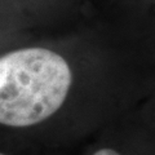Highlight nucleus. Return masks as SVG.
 <instances>
[{
    "label": "nucleus",
    "instance_id": "obj_1",
    "mask_svg": "<svg viewBox=\"0 0 155 155\" xmlns=\"http://www.w3.org/2000/svg\"><path fill=\"white\" fill-rule=\"evenodd\" d=\"M71 85L66 60L44 48L9 52L0 58V123L26 129L51 119Z\"/></svg>",
    "mask_w": 155,
    "mask_h": 155
},
{
    "label": "nucleus",
    "instance_id": "obj_2",
    "mask_svg": "<svg viewBox=\"0 0 155 155\" xmlns=\"http://www.w3.org/2000/svg\"><path fill=\"white\" fill-rule=\"evenodd\" d=\"M89 155H124L123 153H120L119 150H116L115 147L111 146H101L97 150H94L93 153H91Z\"/></svg>",
    "mask_w": 155,
    "mask_h": 155
},
{
    "label": "nucleus",
    "instance_id": "obj_3",
    "mask_svg": "<svg viewBox=\"0 0 155 155\" xmlns=\"http://www.w3.org/2000/svg\"><path fill=\"white\" fill-rule=\"evenodd\" d=\"M0 155H9V154H7V153H4V151H3V153L0 154Z\"/></svg>",
    "mask_w": 155,
    "mask_h": 155
}]
</instances>
